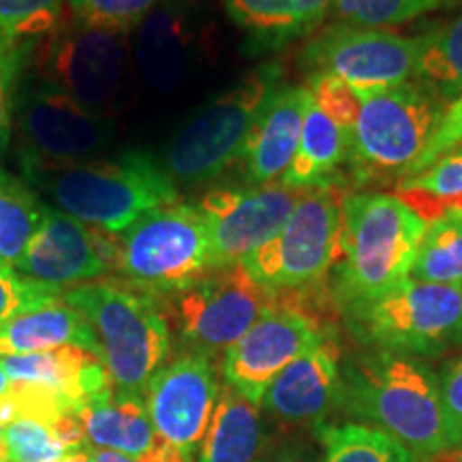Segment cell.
<instances>
[{"label": "cell", "mask_w": 462, "mask_h": 462, "mask_svg": "<svg viewBox=\"0 0 462 462\" xmlns=\"http://www.w3.org/2000/svg\"><path fill=\"white\" fill-rule=\"evenodd\" d=\"M218 396L221 385L212 360L189 351L150 379L143 401L157 435L184 458L195 460Z\"/></svg>", "instance_id": "16"}, {"label": "cell", "mask_w": 462, "mask_h": 462, "mask_svg": "<svg viewBox=\"0 0 462 462\" xmlns=\"http://www.w3.org/2000/svg\"><path fill=\"white\" fill-rule=\"evenodd\" d=\"M58 462H95V458H92L90 454V446L84 449V452H75V454H69L67 458L58 460Z\"/></svg>", "instance_id": "44"}, {"label": "cell", "mask_w": 462, "mask_h": 462, "mask_svg": "<svg viewBox=\"0 0 462 462\" xmlns=\"http://www.w3.org/2000/svg\"><path fill=\"white\" fill-rule=\"evenodd\" d=\"M45 204L31 184L0 170V270H14L42 223Z\"/></svg>", "instance_id": "28"}, {"label": "cell", "mask_w": 462, "mask_h": 462, "mask_svg": "<svg viewBox=\"0 0 462 462\" xmlns=\"http://www.w3.org/2000/svg\"><path fill=\"white\" fill-rule=\"evenodd\" d=\"M338 396L346 411L377 424L415 458L449 448L439 379L415 356L377 349L354 357Z\"/></svg>", "instance_id": "2"}, {"label": "cell", "mask_w": 462, "mask_h": 462, "mask_svg": "<svg viewBox=\"0 0 462 462\" xmlns=\"http://www.w3.org/2000/svg\"><path fill=\"white\" fill-rule=\"evenodd\" d=\"M78 418L88 446L112 449L131 456L133 460L152 452L161 441L143 398H120L114 392L79 409Z\"/></svg>", "instance_id": "24"}, {"label": "cell", "mask_w": 462, "mask_h": 462, "mask_svg": "<svg viewBox=\"0 0 462 462\" xmlns=\"http://www.w3.org/2000/svg\"><path fill=\"white\" fill-rule=\"evenodd\" d=\"M281 78L276 62L259 65L189 116L165 148L163 167L171 180L198 187L242 159L253 125L263 103L282 84Z\"/></svg>", "instance_id": "6"}, {"label": "cell", "mask_w": 462, "mask_h": 462, "mask_svg": "<svg viewBox=\"0 0 462 462\" xmlns=\"http://www.w3.org/2000/svg\"><path fill=\"white\" fill-rule=\"evenodd\" d=\"M306 88H309L310 97H313L315 106L328 118H332L340 129L349 133L351 140V133H354L357 114H360L362 107V99L357 97V92L349 84H345L343 79L328 73H310Z\"/></svg>", "instance_id": "37"}, {"label": "cell", "mask_w": 462, "mask_h": 462, "mask_svg": "<svg viewBox=\"0 0 462 462\" xmlns=\"http://www.w3.org/2000/svg\"><path fill=\"white\" fill-rule=\"evenodd\" d=\"M340 201L334 187L306 189L285 225L242 262L246 273L273 293L317 285L340 257Z\"/></svg>", "instance_id": "9"}, {"label": "cell", "mask_w": 462, "mask_h": 462, "mask_svg": "<svg viewBox=\"0 0 462 462\" xmlns=\"http://www.w3.org/2000/svg\"><path fill=\"white\" fill-rule=\"evenodd\" d=\"M9 385H11V379H9V374L5 373L3 364H0V396H3L5 392L9 390Z\"/></svg>", "instance_id": "46"}, {"label": "cell", "mask_w": 462, "mask_h": 462, "mask_svg": "<svg viewBox=\"0 0 462 462\" xmlns=\"http://www.w3.org/2000/svg\"><path fill=\"white\" fill-rule=\"evenodd\" d=\"M65 302L95 330L101 360L120 398H143L150 379L170 356V326L157 300L116 282H84L67 289Z\"/></svg>", "instance_id": "4"}, {"label": "cell", "mask_w": 462, "mask_h": 462, "mask_svg": "<svg viewBox=\"0 0 462 462\" xmlns=\"http://www.w3.org/2000/svg\"><path fill=\"white\" fill-rule=\"evenodd\" d=\"M409 279L462 291V204L446 208L426 223Z\"/></svg>", "instance_id": "27"}, {"label": "cell", "mask_w": 462, "mask_h": 462, "mask_svg": "<svg viewBox=\"0 0 462 462\" xmlns=\"http://www.w3.org/2000/svg\"><path fill=\"white\" fill-rule=\"evenodd\" d=\"M263 443L257 404L225 383L198 462H255Z\"/></svg>", "instance_id": "26"}, {"label": "cell", "mask_w": 462, "mask_h": 462, "mask_svg": "<svg viewBox=\"0 0 462 462\" xmlns=\"http://www.w3.org/2000/svg\"><path fill=\"white\" fill-rule=\"evenodd\" d=\"M20 51L0 45V150L7 146L15 114V78Z\"/></svg>", "instance_id": "41"}, {"label": "cell", "mask_w": 462, "mask_h": 462, "mask_svg": "<svg viewBox=\"0 0 462 462\" xmlns=\"http://www.w3.org/2000/svg\"><path fill=\"white\" fill-rule=\"evenodd\" d=\"M11 381H34L60 392L73 404L75 413L88 402L114 394L106 364L84 346H58L42 354L0 357Z\"/></svg>", "instance_id": "21"}, {"label": "cell", "mask_w": 462, "mask_h": 462, "mask_svg": "<svg viewBox=\"0 0 462 462\" xmlns=\"http://www.w3.org/2000/svg\"><path fill=\"white\" fill-rule=\"evenodd\" d=\"M337 302L345 309L409 279L426 221L402 198L349 193L340 201Z\"/></svg>", "instance_id": "3"}, {"label": "cell", "mask_w": 462, "mask_h": 462, "mask_svg": "<svg viewBox=\"0 0 462 462\" xmlns=\"http://www.w3.org/2000/svg\"><path fill=\"white\" fill-rule=\"evenodd\" d=\"M415 75L420 82L429 84L441 101H454L462 95V15L446 28L421 34Z\"/></svg>", "instance_id": "31"}, {"label": "cell", "mask_w": 462, "mask_h": 462, "mask_svg": "<svg viewBox=\"0 0 462 462\" xmlns=\"http://www.w3.org/2000/svg\"><path fill=\"white\" fill-rule=\"evenodd\" d=\"M206 15L198 0H161L133 37V58L143 84L171 95L187 82L204 50Z\"/></svg>", "instance_id": "18"}, {"label": "cell", "mask_w": 462, "mask_h": 462, "mask_svg": "<svg viewBox=\"0 0 462 462\" xmlns=\"http://www.w3.org/2000/svg\"><path fill=\"white\" fill-rule=\"evenodd\" d=\"M274 298L242 263L215 268L176 296L178 334L190 354L212 360L238 343Z\"/></svg>", "instance_id": "11"}, {"label": "cell", "mask_w": 462, "mask_h": 462, "mask_svg": "<svg viewBox=\"0 0 462 462\" xmlns=\"http://www.w3.org/2000/svg\"><path fill=\"white\" fill-rule=\"evenodd\" d=\"M334 0H227V15L246 34L253 54L274 51L315 32Z\"/></svg>", "instance_id": "22"}, {"label": "cell", "mask_w": 462, "mask_h": 462, "mask_svg": "<svg viewBox=\"0 0 462 462\" xmlns=\"http://www.w3.org/2000/svg\"><path fill=\"white\" fill-rule=\"evenodd\" d=\"M328 334L304 291L276 293L251 330L223 354L225 383L259 407L270 383Z\"/></svg>", "instance_id": "10"}, {"label": "cell", "mask_w": 462, "mask_h": 462, "mask_svg": "<svg viewBox=\"0 0 462 462\" xmlns=\"http://www.w3.org/2000/svg\"><path fill=\"white\" fill-rule=\"evenodd\" d=\"M398 198L426 223L446 208L462 204V143L441 154L424 171L398 182Z\"/></svg>", "instance_id": "29"}, {"label": "cell", "mask_w": 462, "mask_h": 462, "mask_svg": "<svg viewBox=\"0 0 462 462\" xmlns=\"http://www.w3.org/2000/svg\"><path fill=\"white\" fill-rule=\"evenodd\" d=\"M67 413H75L73 404L45 383L11 381L9 390L0 396V426H9L20 420L54 426Z\"/></svg>", "instance_id": "33"}, {"label": "cell", "mask_w": 462, "mask_h": 462, "mask_svg": "<svg viewBox=\"0 0 462 462\" xmlns=\"http://www.w3.org/2000/svg\"><path fill=\"white\" fill-rule=\"evenodd\" d=\"M351 332L366 345L404 356H441L462 345V291L404 279L345 309Z\"/></svg>", "instance_id": "8"}, {"label": "cell", "mask_w": 462, "mask_h": 462, "mask_svg": "<svg viewBox=\"0 0 462 462\" xmlns=\"http://www.w3.org/2000/svg\"><path fill=\"white\" fill-rule=\"evenodd\" d=\"M346 157H349V133L340 129L315 106V101H310L298 150L281 184L298 190L334 187L338 167Z\"/></svg>", "instance_id": "25"}, {"label": "cell", "mask_w": 462, "mask_h": 462, "mask_svg": "<svg viewBox=\"0 0 462 462\" xmlns=\"http://www.w3.org/2000/svg\"><path fill=\"white\" fill-rule=\"evenodd\" d=\"M112 268V236L45 206L42 223L14 273L54 289H73Z\"/></svg>", "instance_id": "17"}, {"label": "cell", "mask_w": 462, "mask_h": 462, "mask_svg": "<svg viewBox=\"0 0 462 462\" xmlns=\"http://www.w3.org/2000/svg\"><path fill=\"white\" fill-rule=\"evenodd\" d=\"M11 462H58L75 454L71 448L60 441L51 426L42 421L20 420L5 426Z\"/></svg>", "instance_id": "36"}, {"label": "cell", "mask_w": 462, "mask_h": 462, "mask_svg": "<svg viewBox=\"0 0 462 462\" xmlns=\"http://www.w3.org/2000/svg\"><path fill=\"white\" fill-rule=\"evenodd\" d=\"M458 143H462V95L458 99L449 103V106H446V112H443L441 120H439L429 146H426L424 152H421V157L418 159V163L411 167V171H409L404 178H411L415 173L424 171L426 167L435 163L441 154H446L448 150L458 146Z\"/></svg>", "instance_id": "39"}, {"label": "cell", "mask_w": 462, "mask_h": 462, "mask_svg": "<svg viewBox=\"0 0 462 462\" xmlns=\"http://www.w3.org/2000/svg\"><path fill=\"white\" fill-rule=\"evenodd\" d=\"M360 99L346 157L356 182H401L429 146L446 101L420 79L366 92Z\"/></svg>", "instance_id": "5"}, {"label": "cell", "mask_w": 462, "mask_h": 462, "mask_svg": "<svg viewBox=\"0 0 462 462\" xmlns=\"http://www.w3.org/2000/svg\"><path fill=\"white\" fill-rule=\"evenodd\" d=\"M304 190L285 184L215 189L199 201L212 268L242 263L279 231Z\"/></svg>", "instance_id": "15"}, {"label": "cell", "mask_w": 462, "mask_h": 462, "mask_svg": "<svg viewBox=\"0 0 462 462\" xmlns=\"http://www.w3.org/2000/svg\"><path fill=\"white\" fill-rule=\"evenodd\" d=\"M67 345L84 346L101 357L99 338L88 319L60 300L0 326V357L42 354Z\"/></svg>", "instance_id": "23"}, {"label": "cell", "mask_w": 462, "mask_h": 462, "mask_svg": "<svg viewBox=\"0 0 462 462\" xmlns=\"http://www.w3.org/2000/svg\"><path fill=\"white\" fill-rule=\"evenodd\" d=\"M443 0H334L332 11L343 24L362 28L401 26L441 7Z\"/></svg>", "instance_id": "34"}, {"label": "cell", "mask_w": 462, "mask_h": 462, "mask_svg": "<svg viewBox=\"0 0 462 462\" xmlns=\"http://www.w3.org/2000/svg\"><path fill=\"white\" fill-rule=\"evenodd\" d=\"M310 101L313 97L306 86L281 84L263 103L242 152L245 173L253 187L282 180L298 150Z\"/></svg>", "instance_id": "20"}, {"label": "cell", "mask_w": 462, "mask_h": 462, "mask_svg": "<svg viewBox=\"0 0 462 462\" xmlns=\"http://www.w3.org/2000/svg\"><path fill=\"white\" fill-rule=\"evenodd\" d=\"M67 0H0V45L22 51L60 26Z\"/></svg>", "instance_id": "32"}, {"label": "cell", "mask_w": 462, "mask_h": 462, "mask_svg": "<svg viewBox=\"0 0 462 462\" xmlns=\"http://www.w3.org/2000/svg\"><path fill=\"white\" fill-rule=\"evenodd\" d=\"M26 182L51 208L109 236L123 234L137 218L176 204V182L161 161L146 152H123L73 165L24 163Z\"/></svg>", "instance_id": "1"}, {"label": "cell", "mask_w": 462, "mask_h": 462, "mask_svg": "<svg viewBox=\"0 0 462 462\" xmlns=\"http://www.w3.org/2000/svg\"><path fill=\"white\" fill-rule=\"evenodd\" d=\"M60 300V289L28 281L14 270H0V326L14 317L43 309Z\"/></svg>", "instance_id": "38"}, {"label": "cell", "mask_w": 462, "mask_h": 462, "mask_svg": "<svg viewBox=\"0 0 462 462\" xmlns=\"http://www.w3.org/2000/svg\"><path fill=\"white\" fill-rule=\"evenodd\" d=\"M435 458V456H432ZM430 462H462V452H448L446 458H435Z\"/></svg>", "instance_id": "47"}, {"label": "cell", "mask_w": 462, "mask_h": 462, "mask_svg": "<svg viewBox=\"0 0 462 462\" xmlns=\"http://www.w3.org/2000/svg\"><path fill=\"white\" fill-rule=\"evenodd\" d=\"M17 126L24 140V163L73 165L97 159L114 140V123L67 92L39 79L20 92Z\"/></svg>", "instance_id": "14"}, {"label": "cell", "mask_w": 462, "mask_h": 462, "mask_svg": "<svg viewBox=\"0 0 462 462\" xmlns=\"http://www.w3.org/2000/svg\"><path fill=\"white\" fill-rule=\"evenodd\" d=\"M112 245L116 273L148 296H178L215 270L204 217L182 201L137 218Z\"/></svg>", "instance_id": "7"}, {"label": "cell", "mask_w": 462, "mask_h": 462, "mask_svg": "<svg viewBox=\"0 0 462 462\" xmlns=\"http://www.w3.org/2000/svg\"><path fill=\"white\" fill-rule=\"evenodd\" d=\"M452 3H462V0H452Z\"/></svg>", "instance_id": "48"}, {"label": "cell", "mask_w": 462, "mask_h": 462, "mask_svg": "<svg viewBox=\"0 0 462 462\" xmlns=\"http://www.w3.org/2000/svg\"><path fill=\"white\" fill-rule=\"evenodd\" d=\"M340 346L323 337L291 362L263 394V409L287 426L319 424L340 392Z\"/></svg>", "instance_id": "19"}, {"label": "cell", "mask_w": 462, "mask_h": 462, "mask_svg": "<svg viewBox=\"0 0 462 462\" xmlns=\"http://www.w3.org/2000/svg\"><path fill=\"white\" fill-rule=\"evenodd\" d=\"M43 79L90 112L112 106L129 67V32L103 31L73 20L43 39L37 54Z\"/></svg>", "instance_id": "12"}, {"label": "cell", "mask_w": 462, "mask_h": 462, "mask_svg": "<svg viewBox=\"0 0 462 462\" xmlns=\"http://www.w3.org/2000/svg\"><path fill=\"white\" fill-rule=\"evenodd\" d=\"M0 462H11L7 439H5V426H0Z\"/></svg>", "instance_id": "45"}, {"label": "cell", "mask_w": 462, "mask_h": 462, "mask_svg": "<svg viewBox=\"0 0 462 462\" xmlns=\"http://www.w3.org/2000/svg\"><path fill=\"white\" fill-rule=\"evenodd\" d=\"M75 22L114 32H131L161 0H67Z\"/></svg>", "instance_id": "35"}, {"label": "cell", "mask_w": 462, "mask_h": 462, "mask_svg": "<svg viewBox=\"0 0 462 462\" xmlns=\"http://www.w3.org/2000/svg\"><path fill=\"white\" fill-rule=\"evenodd\" d=\"M420 37H402L383 28L334 24L304 45L302 67L309 73H328L357 92L392 88L409 82L418 71Z\"/></svg>", "instance_id": "13"}, {"label": "cell", "mask_w": 462, "mask_h": 462, "mask_svg": "<svg viewBox=\"0 0 462 462\" xmlns=\"http://www.w3.org/2000/svg\"><path fill=\"white\" fill-rule=\"evenodd\" d=\"M449 446L462 443V354L448 362L439 379Z\"/></svg>", "instance_id": "40"}, {"label": "cell", "mask_w": 462, "mask_h": 462, "mask_svg": "<svg viewBox=\"0 0 462 462\" xmlns=\"http://www.w3.org/2000/svg\"><path fill=\"white\" fill-rule=\"evenodd\" d=\"M323 446L321 462H418L388 432L364 424H334L317 429Z\"/></svg>", "instance_id": "30"}, {"label": "cell", "mask_w": 462, "mask_h": 462, "mask_svg": "<svg viewBox=\"0 0 462 462\" xmlns=\"http://www.w3.org/2000/svg\"><path fill=\"white\" fill-rule=\"evenodd\" d=\"M257 462H313V456L309 449L296 446V443H282V446L268 449Z\"/></svg>", "instance_id": "42"}, {"label": "cell", "mask_w": 462, "mask_h": 462, "mask_svg": "<svg viewBox=\"0 0 462 462\" xmlns=\"http://www.w3.org/2000/svg\"><path fill=\"white\" fill-rule=\"evenodd\" d=\"M90 454L95 462H135L131 456H125L120 452H112V449H99L90 446Z\"/></svg>", "instance_id": "43"}]
</instances>
